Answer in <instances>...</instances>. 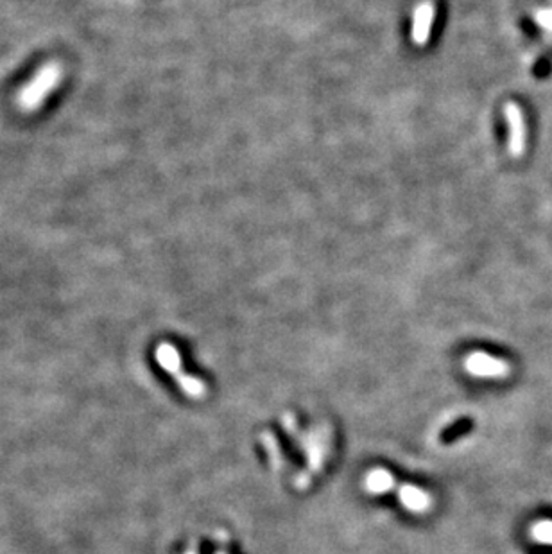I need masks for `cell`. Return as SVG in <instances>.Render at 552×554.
<instances>
[{"label":"cell","mask_w":552,"mask_h":554,"mask_svg":"<svg viewBox=\"0 0 552 554\" xmlns=\"http://www.w3.org/2000/svg\"><path fill=\"white\" fill-rule=\"evenodd\" d=\"M434 17L436 6L432 4L431 0L416 6L413 14V29H411V38H413L414 45H418V47L427 45L429 36H431V27L432 22H434Z\"/></svg>","instance_id":"obj_2"},{"label":"cell","mask_w":552,"mask_h":554,"mask_svg":"<svg viewBox=\"0 0 552 554\" xmlns=\"http://www.w3.org/2000/svg\"><path fill=\"white\" fill-rule=\"evenodd\" d=\"M507 124H509V151L515 157H520L525 148V126L520 106L516 103H507L504 108Z\"/></svg>","instance_id":"obj_3"},{"label":"cell","mask_w":552,"mask_h":554,"mask_svg":"<svg viewBox=\"0 0 552 554\" xmlns=\"http://www.w3.org/2000/svg\"><path fill=\"white\" fill-rule=\"evenodd\" d=\"M156 361L158 364H160V366H162L163 370L176 380V382H178L180 389L187 395V397L201 398L207 395V384H205L201 379L185 373L181 353L180 350L176 348L174 344L171 343L158 344Z\"/></svg>","instance_id":"obj_1"},{"label":"cell","mask_w":552,"mask_h":554,"mask_svg":"<svg viewBox=\"0 0 552 554\" xmlns=\"http://www.w3.org/2000/svg\"><path fill=\"white\" fill-rule=\"evenodd\" d=\"M538 20L543 23V26H547L552 29V11H549V13H542L538 17Z\"/></svg>","instance_id":"obj_8"},{"label":"cell","mask_w":552,"mask_h":554,"mask_svg":"<svg viewBox=\"0 0 552 554\" xmlns=\"http://www.w3.org/2000/svg\"><path fill=\"white\" fill-rule=\"evenodd\" d=\"M398 501L411 513H423L431 508V495L414 484H400Z\"/></svg>","instance_id":"obj_4"},{"label":"cell","mask_w":552,"mask_h":554,"mask_svg":"<svg viewBox=\"0 0 552 554\" xmlns=\"http://www.w3.org/2000/svg\"><path fill=\"white\" fill-rule=\"evenodd\" d=\"M467 368L471 375L479 377H498L504 375L507 366L502 361L489 357L486 353H471L467 359Z\"/></svg>","instance_id":"obj_5"},{"label":"cell","mask_w":552,"mask_h":554,"mask_svg":"<svg viewBox=\"0 0 552 554\" xmlns=\"http://www.w3.org/2000/svg\"><path fill=\"white\" fill-rule=\"evenodd\" d=\"M549 68H551V65H549L547 61H540L538 65H536V67L533 68V74H534V76L543 77L545 74H549Z\"/></svg>","instance_id":"obj_7"},{"label":"cell","mask_w":552,"mask_h":554,"mask_svg":"<svg viewBox=\"0 0 552 554\" xmlns=\"http://www.w3.org/2000/svg\"><path fill=\"white\" fill-rule=\"evenodd\" d=\"M396 479L387 468H371L364 477V490L371 495H386L395 490Z\"/></svg>","instance_id":"obj_6"}]
</instances>
